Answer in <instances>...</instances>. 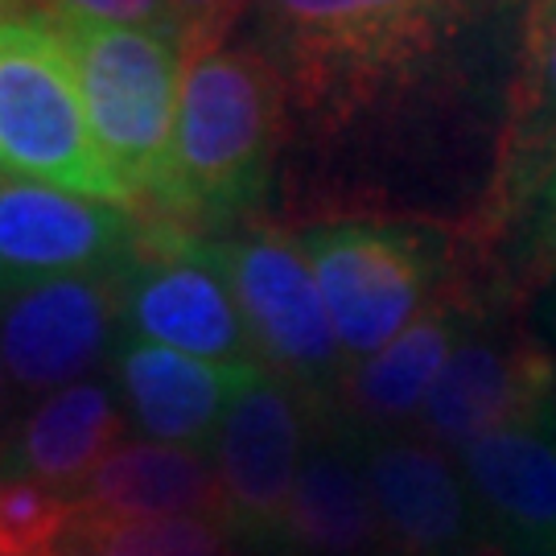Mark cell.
I'll return each mask as SVG.
<instances>
[{
  "mask_svg": "<svg viewBox=\"0 0 556 556\" xmlns=\"http://www.w3.org/2000/svg\"><path fill=\"white\" fill-rule=\"evenodd\" d=\"M507 0H252V46L321 137L400 116Z\"/></svg>",
  "mask_w": 556,
  "mask_h": 556,
  "instance_id": "6da1fadb",
  "label": "cell"
},
{
  "mask_svg": "<svg viewBox=\"0 0 556 556\" xmlns=\"http://www.w3.org/2000/svg\"><path fill=\"white\" fill-rule=\"evenodd\" d=\"M285 108V83L256 46L186 54L169 190L149 219L202 236L206 223L252 211L268 190Z\"/></svg>",
  "mask_w": 556,
  "mask_h": 556,
  "instance_id": "7a4b0ae2",
  "label": "cell"
},
{
  "mask_svg": "<svg viewBox=\"0 0 556 556\" xmlns=\"http://www.w3.org/2000/svg\"><path fill=\"white\" fill-rule=\"evenodd\" d=\"M79 75L87 119L103 161L132 202L153 215L169 190L186 54L174 38L96 21H46Z\"/></svg>",
  "mask_w": 556,
  "mask_h": 556,
  "instance_id": "3957f363",
  "label": "cell"
},
{
  "mask_svg": "<svg viewBox=\"0 0 556 556\" xmlns=\"http://www.w3.org/2000/svg\"><path fill=\"white\" fill-rule=\"evenodd\" d=\"M298 243L326 301L342 363L379 355L438 298L450 268V239L429 223L330 219L301 227Z\"/></svg>",
  "mask_w": 556,
  "mask_h": 556,
  "instance_id": "277c9868",
  "label": "cell"
},
{
  "mask_svg": "<svg viewBox=\"0 0 556 556\" xmlns=\"http://www.w3.org/2000/svg\"><path fill=\"white\" fill-rule=\"evenodd\" d=\"M0 174L137 211L96 144L66 46L38 17L0 25Z\"/></svg>",
  "mask_w": 556,
  "mask_h": 556,
  "instance_id": "5b68a950",
  "label": "cell"
},
{
  "mask_svg": "<svg viewBox=\"0 0 556 556\" xmlns=\"http://www.w3.org/2000/svg\"><path fill=\"white\" fill-rule=\"evenodd\" d=\"M206 243L236 298L260 367L289 379L309 404L334 408L346 363L298 236L280 227H248Z\"/></svg>",
  "mask_w": 556,
  "mask_h": 556,
  "instance_id": "8992f818",
  "label": "cell"
},
{
  "mask_svg": "<svg viewBox=\"0 0 556 556\" xmlns=\"http://www.w3.org/2000/svg\"><path fill=\"white\" fill-rule=\"evenodd\" d=\"M119 338L206 363H260L206 236L149 215L119 273Z\"/></svg>",
  "mask_w": 556,
  "mask_h": 556,
  "instance_id": "52a82bcc",
  "label": "cell"
},
{
  "mask_svg": "<svg viewBox=\"0 0 556 556\" xmlns=\"http://www.w3.org/2000/svg\"><path fill=\"white\" fill-rule=\"evenodd\" d=\"M314 413L318 404L273 371L227 408L211 457L219 475V519L236 544L277 553Z\"/></svg>",
  "mask_w": 556,
  "mask_h": 556,
  "instance_id": "ba28073f",
  "label": "cell"
},
{
  "mask_svg": "<svg viewBox=\"0 0 556 556\" xmlns=\"http://www.w3.org/2000/svg\"><path fill=\"white\" fill-rule=\"evenodd\" d=\"M119 330V273L0 289V371L25 396L83 383Z\"/></svg>",
  "mask_w": 556,
  "mask_h": 556,
  "instance_id": "9c48e42d",
  "label": "cell"
},
{
  "mask_svg": "<svg viewBox=\"0 0 556 556\" xmlns=\"http://www.w3.org/2000/svg\"><path fill=\"white\" fill-rule=\"evenodd\" d=\"M358 441L379 556H503L454 457L417 433H358Z\"/></svg>",
  "mask_w": 556,
  "mask_h": 556,
  "instance_id": "30bf717a",
  "label": "cell"
},
{
  "mask_svg": "<svg viewBox=\"0 0 556 556\" xmlns=\"http://www.w3.org/2000/svg\"><path fill=\"white\" fill-rule=\"evenodd\" d=\"M137 243V211L0 174V289L79 273H124Z\"/></svg>",
  "mask_w": 556,
  "mask_h": 556,
  "instance_id": "8fae6325",
  "label": "cell"
},
{
  "mask_svg": "<svg viewBox=\"0 0 556 556\" xmlns=\"http://www.w3.org/2000/svg\"><path fill=\"white\" fill-rule=\"evenodd\" d=\"M556 400V367L536 342L495 334L491 321L466 334L425 396L413 433L454 457L475 438Z\"/></svg>",
  "mask_w": 556,
  "mask_h": 556,
  "instance_id": "7c38bea8",
  "label": "cell"
},
{
  "mask_svg": "<svg viewBox=\"0 0 556 556\" xmlns=\"http://www.w3.org/2000/svg\"><path fill=\"white\" fill-rule=\"evenodd\" d=\"M556 174V0H532L523 34H519V62L503 128H498L495 169L478 211V231L486 243L511 239L528 206Z\"/></svg>",
  "mask_w": 556,
  "mask_h": 556,
  "instance_id": "4fadbf2b",
  "label": "cell"
},
{
  "mask_svg": "<svg viewBox=\"0 0 556 556\" xmlns=\"http://www.w3.org/2000/svg\"><path fill=\"white\" fill-rule=\"evenodd\" d=\"M478 511L507 556H556V400L454 454Z\"/></svg>",
  "mask_w": 556,
  "mask_h": 556,
  "instance_id": "5bb4252c",
  "label": "cell"
},
{
  "mask_svg": "<svg viewBox=\"0 0 556 556\" xmlns=\"http://www.w3.org/2000/svg\"><path fill=\"white\" fill-rule=\"evenodd\" d=\"M486 321V305L462 289L445 285L379 355L346 367L338 383L334 413L363 438L404 433L417 420L425 396L470 330Z\"/></svg>",
  "mask_w": 556,
  "mask_h": 556,
  "instance_id": "9a60e30c",
  "label": "cell"
},
{
  "mask_svg": "<svg viewBox=\"0 0 556 556\" xmlns=\"http://www.w3.org/2000/svg\"><path fill=\"white\" fill-rule=\"evenodd\" d=\"M280 556H379V523L363 441L334 408H318L289 495Z\"/></svg>",
  "mask_w": 556,
  "mask_h": 556,
  "instance_id": "2e32d148",
  "label": "cell"
},
{
  "mask_svg": "<svg viewBox=\"0 0 556 556\" xmlns=\"http://www.w3.org/2000/svg\"><path fill=\"white\" fill-rule=\"evenodd\" d=\"M268 367L260 363H206L153 342L119 338L116 379L124 413L149 441L206 450L219 438L227 408Z\"/></svg>",
  "mask_w": 556,
  "mask_h": 556,
  "instance_id": "e0dca14e",
  "label": "cell"
},
{
  "mask_svg": "<svg viewBox=\"0 0 556 556\" xmlns=\"http://www.w3.org/2000/svg\"><path fill=\"white\" fill-rule=\"evenodd\" d=\"M219 475L215 457L190 445L124 441L75 491V516L119 523V519H219ZM223 523V519H219Z\"/></svg>",
  "mask_w": 556,
  "mask_h": 556,
  "instance_id": "ac0fdd59",
  "label": "cell"
},
{
  "mask_svg": "<svg viewBox=\"0 0 556 556\" xmlns=\"http://www.w3.org/2000/svg\"><path fill=\"white\" fill-rule=\"evenodd\" d=\"M124 417L128 413L119 396L100 379H83L62 392H50L21 420L17 438L4 441L0 475L34 478L41 486L75 498L87 475L116 445H124Z\"/></svg>",
  "mask_w": 556,
  "mask_h": 556,
  "instance_id": "d6986e66",
  "label": "cell"
},
{
  "mask_svg": "<svg viewBox=\"0 0 556 556\" xmlns=\"http://www.w3.org/2000/svg\"><path fill=\"white\" fill-rule=\"evenodd\" d=\"M236 536L219 519H79L62 540L59 556H236Z\"/></svg>",
  "mask_w": 556,
  "mask_h": 556,
  "instance_id": "ffe728a7",
  "label": "cell"
},
{
  "mask_svg": "<svg viewBox=\"0 0 556 556\" xmlns=\"http://www.w3.org/2000/svg\"><path fill=\"white\" fill-rule=\"evenodd\" d=\"M75 523V498L34 478L0 475V556H54Z\"/></svg>",
  "mask_w": 556,
  "mask_h": 556,
  "instance_id": "44dd1931",
  "label": "cell"
},
{
  "mask_svg": "<svg viewBox=\"0 0 556 556\" xmlns=\"http://www.w3.org/2000/svg\"><path fill=\"white\" fill-rule=\"evenodd\" d=\"M21 17L96 21V25L149 29V34H165V38L178 41V13H174V0H21Z\"/></svg>",
  "mask_w": 556,
  "mask_h": 556,
  "instance_id": "7402d4cb",
  "label": "cell"
},
{
  "mask_svg": "<svg viewBox=\"0 0 556 556\" xmlns=\"http://www.w3.org/2000/svg\"><path fill=\"white\" fill-rule=\"evenodd\" d=\"M511 273L519 289H536L556 277V174L511 231Z\"/></svg>",
  "mask_w": 556,
  "mask_h": 556,
  "instance_id": "603a6c76",
  "label": "cell"
},
{
  "mask_svg": "<svg viewBox=\"0 0 556 556\" xmlns=\"http://www.w3.org/2000/svg\"><path fill=\"white\" fill-rule=\"evenodd\" d=\"M252 0H174L181 54L219 50Z\"/></svg>",
  "mask_w": 556,
  "mask_h": 556,
  "instance_id": "cb8c5ba5",
  "label": "cell"
},
{
  "mask_svg": "<svg viewBox=\"0 0 556 556\" xmlns=\"http://www.w3.org/2000/svg\"><path fill=\"white\" fill-rule=\"evenodd\" d=\"M21 17V0H0V25H9V21Z\"/></svg>",
  "mask_w": 556,
  "mask_h": 556,
  "instance_id": "d4e9b609",
  "label": "cell"
},
{
  "mask_svg": "<svg viewBox=\"0 0 556 556\" xmlns=\"http://www.w3.org/2000/svg\"><path fill=\"white\" fill-rule=\"evenodd\" d=\"M4 371H0V450H4Z\"/></svg>",
  "mask_w": 556,
  "mask_h": 556,
  "instance_id": "484cf974",
  "label": "cell"
},
{
  "mask_svg": "<svg viewBox=\"0 0 556 556\" xmlns=\"http://www.w3.org/2000/svg\"><path fill=\"white\" fill-rule=\"evenodd\" d=\"M548 321H553V326H556V301H553V309H548Z\"/></svg>",
  "mask_w": 556,
  "mask_h": 556,
  "instance_id": "4316f807",
  "label": "cell"
},
{
  "mask_svg": "<svg viewBox=\"0 0 556 556\" xmlns=\"http://www.w3.org/2000/svg\"><path fill=\"white\" fill-rule=\"evenodd\" d=\"M54 556H59V553H54Z\"/></svg>",
  "mask_w": 556,
  "mask_h": 556,
  "instance_id": "83f0119b",
  "label": "cell"
}]
</instances>
